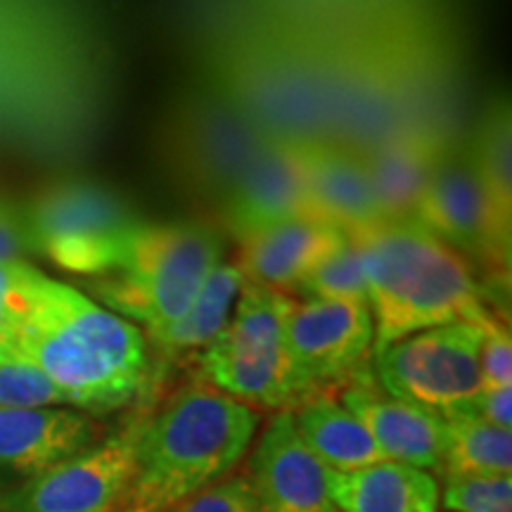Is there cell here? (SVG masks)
<instances>
[{
	"instance_id": "f1b7e54d",
	"label": "cell",
	"mask_w": 512,
	"mask_h": 512,
	"mask_svg": "<svg viewBox=\"0 0 512 512\" xmlns=\"http://www.w3.org/2000/svg\"><path fill=\"white\" fill-rule=\"evenodd\" d=\"M479 373H482V389L512 387V337L501 320H494L484 328Z\"/></svg>"
},
{
	"instance_id": "8fae6325",
	"label": "cell",
	"mask_w": 512,
	"mask_h": 512,
	"mask_svg": "<svg viewBox=\"0 0 512 512\" xmlns=\"http://www.w3.org/2000/svg\"><path fill=\"white\" fill-rule=\"evenodd\" d=\"M375 342L373 313L366 302L304 299L287 318V347L304 401L330 384H354Z\"/></svg>"
},
{
	"instance_id": "ffe728a7",
	"label": "cell",
	"mask_w": 512,
	"mask_h": 512,
	"mask_svg": "<svg viewBox=\"0 0 512 512\" xmlns=\"http://www.w3.org/2000/svg\"><path fill=\"white\" fill-rule=\"evenodd\" d=\"M306 448L330 472H351L387 460L366 427L330 394H316L292 411Z\"/></svg>"
},
{
	"instance_id": "44dd1931",
	"label": "cell",
	"mask_w": 512,
	"mask_h": 512,
	"mask_svg": "<svg viewBox=\"0 0 512 512\" xmlns=\"http://www.w3.org/2000/svg\"><path fill=\"white\" fill-rule=\"evenodd\" d=\"M245 283L247 278L238 264H219L204 280L188 311L152 337V342L166 356H197L228 325Z\"/></svg>"
},
{
	"instance_id": "5bb4252c",
	"label": "cell",
	"mask_w": 512,
	"mask_h": 512,
	"mask_svg": "<svg viewBox=\"0 0 512 512\" xmlns=\"http://www.w3.org/2000/svg\"><path fill=\"white\" fill-rule=\"evenodd\" d=\"M245 477L261 512H337L328 470L299 437L292 411H278L268 420Z\"/></svg>"
},
{
	"instance_id": "7402d4cb",
	"label": "cell",
	"mask_w": 512,
	"mask_h": 512,
	"mask_svg": "<svg viewBox=\"0 0 512 512\" xmlns=\"http://www.w3.org/2000/svg\"><path fill=\"white\" fill-rule=\"evenodd\" d=\"M441 475H512V430H501L465 411L444 415Z\"/></svg>"
},
{
	"instance_id": "2e32d148",
	"label": "cell",
	"mask_w": 512,
	"mask_h": 512,
	"mask_svg": "<svg viewBox=\"0 0 512 512\" xmlns=\"http://www.w3.org/2000/svg\"><path fill=\"white\" fill-rule=\"evenodd\" d=\"M339 403L361 420L384 458L418 470L441 472V460H444L441 415L406 401H396L377 389H370L366 382L344 387Z\"/></svg>"
},
{
	"instance_id": "ba28073f",
	"label": "cell",
	"mask_w": 512,
	"mask_h": 512,
	"mask_svg": "<svg viewBox=\"0 0 512 512\" xmlns=\"http://www.w3.org/2000/svg\"><path fill=\"white\" fill-rule=\"evenodd\" d=\"M486 325L465 320L441 325L377 351L375 375L382 392L441 418L465 411L482 392L479 351Z\"/></svg>"
},
{
	"instance_id": "4fadbf2b",
	"label": "cell",
	"mask_w": 512,
	"mask_h": 512,
	"mask_svg": "<svg viewBox=\"0 0 512 512\" xmlns=\"http://www.w3.org/2000/svg\"><path fill=\"white\" fill-rule=\"evenodd\" d=\"M223 223L240 242L249 235L309 214L302 140L273 136L226 192Z\"/></svg>"
},
{
	"instance_id": "9a60e30c",
	"label": "cell",
	"mask_w": 512,
	"mask_h": 512,
	"mask_svg": "<svg viewBox=\"0 0 512 512\" xmlns=\"http://www.w3.org/2000/svg\"><path fill=\"white\" fill-rule=\"evenodd\" d=\"M446 147L430 128H399L358 147L380 221L415 219Z\"/></svg>"
},
{
	"instance_id": "277c9868",
	"label": "cell",
	"mask_w": 512,
	"mask_h": 512,
	"mask_svg": "<svg viewBox=\"0 0 512 512\" xmlns=\"http://www.w3.org/2000/svg\"><path fill=\"white\" fill-rule=\"evenodd\" d=\"M223 264V242L200 223H147L128 238L110 273L88 278L100 306L145 330L150 339L188 311L204 280Z\"/></svg>"
},
{
	"instance_id": "6da1fadb",
	"label": "cell",
	"mask_w": 512,
	"mask_h": 512,
	"mask_svg": "<svg viewBox=\"0 0 512 512\" xmlns=\"http://www.w3.org/2000/svg\"><path fill=\"white\" fill-rule=\"evenodd\" d=\"M19 363L48 375L69 406L88 415L121 411L150 389L145 332L43 271L24 316Z\"/></svg>"
},
{
	"instance_id": "e0dca14e",
	"label": "cell",
	"mask_w": 512,
	"mask_h": 512,
	"mask_svg": "<svg viewBox=\"0 0 512 512\" xmlns=\"http://www.w3.org/2000/svg\"><path fill=\"white\" fill-rule=\"evenodd\" d=\"M306 197L313 219L354 233L380 221L358 147L342 140H302Z\"/></svg>"
},
{
	"instance_id": "52a82bcc",
	"label": "cell",
	"mask_w": 512,
	"mask_h": 512,
	"mask_svg": "<svg viewBox=\"0 0 512 512\" xmlns=\"http://www.w3.org/2000/svg\"><path fill=\"white\" fill-rule=\"evenodd\" d=\"M34 254L74 275L110 273L143 219L124 197L93 181H67L43 190L22 209Z\"/></svg>"
},
{
	"instance_id": "30bf717a",
	"label": "cell",
	"mask_w": 512,
	"mask_h": 512,
	"mask_svg": "<svg viewBox=\"0 0 512 512\" xmlns=\"http://www.w3.org/2000/svg\"><path fill=\"white\" fill-rule=\"evenodd\" d=\"M415 221L460 256L470 254L508 275L512 226L496 214L467 143H448Z\"/></svg>"
},
{
	"instance_id": "603a6c76",
	"label": "cell",
	"mask_w": 512,
	"mask_h": 512,
	"mask_svg": "<svg viewBox=\"0 0 512 512\" xmlns=\"http://www.w3.org/2000/svg\"><path fill=\"white\" fill-rule=\"evenodd\" d=\"M467 147L496 214L512 226V119L508 98H496L486 107Z\"/></svg>"
},
{
	"instance_id": "f546056e",
	"label": "cell",
	"mask_w": 512,
	"mask_h": 512,
	"mask_svg": "<svg viewBox=\"0 0 512 512\" xmlns=\"http://www.w3.org/2000/svg\"><path fill=\"white\" fill-rule=\"evenodd\" d=\"M24 254H34L22 209L0 202V261H24Z\"/></svg>"
},
{
	"instance_id": "7c38bea8",
	"label": "cell",
	"mask_w": 512,
	"mask_h": 512,
	"mask_svg": "<svg viewBox=\"0 0 512 512\" xmlns=\"http://www.w3.org/2000/svg\"><path fill=\"white\" fill-rule=\"evenodd\" d=\"M102 437L100 422L76 408H0V496Z\"/></svg>"
},
{
	"instance_id": "484cf974",
	"label": "cell",
	"mask_w": 512,
	"mask_h": 512,
	"mask_svg": "<svg viewBox=\"0 0 512 512\" xmlns=\"http://www.w3.org/2000/svg\"><path fill=\"white\" fill-rule=\"evenodd\" d=\"M446 512H512V475L446 477Z\"/></svg>"
},
{
	"instance_id": "3957f363",
	"label": "cell",
	"mask_w": 512,
	"mask_h": 512,
	"mask_svg": "<svg viewBox=\"0 0 512 512\" xmlns=\"http://www.w3.org/2000/svg\"><path fill=\"white\" fill-rule=\"evenodd\" d=\"M259 413L200 377L147 413L136 470L114 512H169L233 475L254 444Z\"/></svg>"
},
{
	"instance_id": "d4e9b609",
	"label": "cell",
	"mask_w": 512,
	"mask_h": 512,
	"mask_svg": "<svg viewBox=\"0 0 512 512\" xmlns=\"http://www.w3.org/2000/svg\"><path fill=\"white\" fill-rule=\"evenodd\" d=\"M38 275L29 261H0V366L19 363V337Z\"/></svg>"
},
{
	"instance_id": "d6986e66",
	"label": "cell",
	"mask_w": 512,
	"mask_h": 512,
	"mask_svg": "<svg viewBox=\"0 0 512 512\" xmlns=\"http://www.w3.org/2000/svg\"><path fill=\"white\" fill-rule=\"evenodd\" d=\"M337 512H439V479L427 470L382 460L351 472L328 470Z\"/></svg>"
},
{
	"instance_id": "ac0fdd59",
	"label": "cell",
	"mask_w": 512,
	"mask_h": 512,
	"mask_svg": "<svg viewBox=\"0 0 512 512\" xmlns=\"http://www.w3.org/2000/svg\"><path fill=\"white\" fill-rule=\"evenodd\" d=\"M344 238L347 233L330 223L297 216L242 240L238 266L252 283L290 297L311 268Z\"/></svg>"
},
{
	"instance_id": "7a4b0ae2",
	"label": "cell",
	"mask_w": 512,
	"mask_h": 512,
	"mask_svg": "<svg viewBox=\"0 0 512 512\" xmlns=\"http://www.w3.org/2000/svg\"><path fill=\"white\" fill-rule=\"evenodd\" d=\"M347 235L366 275L373 356L415 332L463 320L477 325L496 320L465 256L415 219L375 221Z\"/></svg>"
},
{
	"instance_id": "4dcf8cb0",
	"label": "cell",
	"mask_w": 512,
	"mask_h": 512,
	"mask_svg": "<svg viewBox=\"0 0 512 512\" xmlns=\"http://www.w3.org/2000/svg\"><path fill=\"white\" fill-rule=\"evenodd\" d=\"M465 413H472L475 418L501 430H512V387L482 389L475 401L465 408Z\"/></svg>"
},
{
	"instance_id": "8992f818",
	"label": "cell",
	"mask_w": 512,
	"mask_h": 512,
	"mask_svg": "<svg viewBox=\"0 0 512 512\" xmlns=\"http://www.w3.org/2000/svg\"><path fill=\"white\" fill-rule=\"evenodd\" d=\"M271 138L273 133L235 98L195 88L166 110L157 150L164 174L178 188L221 204Z\"/></svg>"
},
{
	"instance_id": "9c48e42d",
	"label": "cell",
	"mask_w": 512,
	"mask_h": 512,
	"mask_svg": "<svg viewBox=\"0 0 512 512\" xmlns=\"http://www.w3.org/2000/svg\"><path fill=\"white\" fill-rule=\"evenodd\" d=\"M150 411H140L98 444L0 496V512H114L136 470L138 439Z\"/></svg>"
},
{
	"instance_id": "4316f807",
	"label": "cell",
	"mask_w": 512,
	"mask_h": 512,
	"mask_svg": "<svg viewBox=\"0 0 512 512\" xmlns=\"http://www.w3.org/2000/svg\"><path fill=\"white\" fill-rule=\"evenodd\" d=\"M0 408H72L57 384L29 363L0 366Z\"/></svg>"
},
{
	"instance_id": "cb8c5ba5",
	"label": "cell",
	"mask_w": 512,
	"mask_h": 512,
	"mask_svg": "<svg viewBox=\"0 0 512 512\" xmlns=\"http://www.w3.org/2000/svg\"><path fill=\"white\" fill-rule=\"evenodd\" d=\"M304 299H347L368 304V285L361 254L347 235L332 252L311 268L297 287Z\"/></svg>"
},
{
	"instance_id": "5b68a950",
	"label": "cell",
	"mask_w": 512,
	"mask_h": 512,
	"mask_svg": "<svg viewBox=\"0 0 512 512\" xmlns=\"http://www.w3.org/2000/svg\"><path fill=\"white\" fill-rule=\"evenodd\" d=\"M294 299L247 280L228 325L197 354L200 380L247 408H287L304 401L287 347Z\"/></svg>"
},
{
	"instance_id": "83f0119b",
	"label": "cell",
	"mask_w": 512,
	"mask_h": 512,
	"mask_svg": "<svg viewBox=\"0 0 512 512\" xmlns=\"http://www.w3.org/2000/svg\"><path fill=\"white\" fill-rule=\"evenodd\" d=\"M169 512H261L245 475H230Z\"/></svg>"
}]
</instances>
